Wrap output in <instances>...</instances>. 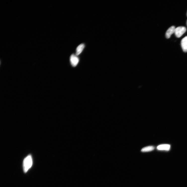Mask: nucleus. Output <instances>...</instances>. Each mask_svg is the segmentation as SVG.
Wrapping results in <instances>:
<instances>
[{
  "label": "nucleus",
  "mask_w": 187,
  "mask_h": 187,
  "mask_svg": "<svg viewBox=\"0 0 187 187\" xmlns=\"http://www.w3.org/2000/svg\"><path fill=\"white\" fill-rule=\"evenodd\" d=\"M175 27L174 26H172L168 29L167 31L165 36L166 38L167 39H169L170 38L171 35L173 33H174L175 29Z\"/></svg>",
  "instance_id": "5"
},
{
  "label": "nucleus",
  "mask_w": 187,
  "mask_h": 187,
  "mask_svg": "<svg viewBox=\"0 0 187 187\" xmlns=\"http://www.w3.org/2000/svg\"></svg>",
  "instance_id": "9"
},
{
  "label": "nucleus",
  "mask_w": 187,
  "mask_h": 187,
  "mask_svg": "<svg viewBox=\"0 0 187 187\" xmlns=\"http://www.w3.org/2000/svg\"><path fill=\"white\" fill-rule=\"evenodd\" d=\"M33 165V160L31 155L27 156L23 161V171L26 173L32 167Z\"/></svg>",
  "instance_id": "1"
},
{
  "label": "nucleus",
  "mask_w": 187,
  "mask_h": 187,
  "mask_svg": "<svg viewBox=\"0 0 187 187\" xmlns=\"http://www.w3.org/2000/svg\"><path fill=\"white\" fill-rule=\"evenodd\" d=\"M171 146L168 144H164L160 145L157 147L158 150H164L169 151L170 149Z\"/></svg>",
  "instance_id": "6"
},
{
  "label": "nucleus",
  "mask_w": 187,
  "mask_h": 187,
  "mask_svg": "<svg viewBox=\"0 0 187 187\" xmlns=\"http://www.w3.org/2000/svg\"><path fill=\"white\" fill-rule=\"evenodd\" d=\"M85 47V44H82L79 45L77 47L76 50V55L78 56L80 55L83 51Z\"/></svg>",
  "instance_id": "7"
},
{
  "label": "nucleus",
  "mask_w": 187,
  "mask_h": 187,
  "mask_svg": "<svg viewBox=\"0 0 187 187\" xmlns=\"http://www.w3.org/2000/svg\"></svg>",
  "instance_id": "10"
},
{
  "label": "nucleus",
  "mask_w": 187,
  "mask_h": 187,
  "mask_svg": "<svg viewBox=\"0 0 187 187\" xmlns=\"http://www.w3.org/2000/svg\"><path fill=\"white\" fill-rule=\"evenodd\" d=\"M186 29L184 27L180 26L175 28V36L178 38H179L186 32Z\"/></svg>",
  "instance_id": "2"
},
{
  "label": "nucleus",
  "mask_w": 187,
  "mask_h": 187,
  "mask_svg": "<svg viewBox=\"0 0 187 187\" xmlns=\"http://www.w3.org/2000/svg\"><path fill=\"white\" fill-rule=\"evenodd\" d=\"M181 45L184 51L187 52V36L184 37L181 41Z\"/></svg>",
  "instance_id": "4"
},
{
  "label": "nucleus",
  "mask_w": 187,
  "mask_h": 187,
  "mask_svg": "<svg viewBox=\"0 0 187 187\" xmlns=\"http://www.w3.org/2000/svg\"><path fill=\"white\" fill-rule=\"evenodd\" d=\"M79 58L76 55L72 54L70 57V61L72 66L73 67L76 66L79 62Z\"/></svg>",
  "instance_id": "3"
},
{
  "label": "nucleus",
  "mask_w": 187,
  "mask_h": 187,
  "mask_svg": "<svg viewBox=\"0 0 187 187\" xmlns=\"http://www.w3.org/2000/svg\"><path fill=\"white\" fill-rule=\"evenodd\" d=\"M154 149V147L153 146H149L142 148L141 151L142 152H147L153 150Z\"/></svg>",
  "instance_id": "8"
}]
</instances>
